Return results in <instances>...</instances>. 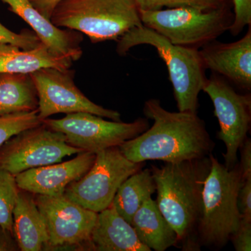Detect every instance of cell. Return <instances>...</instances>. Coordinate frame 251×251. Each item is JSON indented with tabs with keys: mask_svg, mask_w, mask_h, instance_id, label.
Returning <instances> with one entry per match:
<instances>
[{
	"mask_svg": "<svg viewBox=\"0 0 251 251\" xmlns=\"http://www.w3.org/2000/svg\"><path fill=\"white\" fill-rule=\"evenodd\" d=\"M130 224L142 244L151 251H165L171 247H177L176 232L151 197L144 201L132 218Z\"/></svg>",
	"mask_w": 251,
	"mask_h": 251,
	"instance_id": "obj_19",
	"label": "cell"
},
{
	"mask_svg": "<svg viewBox=\"0 0 251 251\" xmlns=\"http://www.w3.org/2000/svg\"><path fill=\"white\" fill-rule=\"evenodd\" d=\"M156 191V183L150 169H141L122 183L117 190L112 204L128 223L144 201Z\"/></svg>",
	"mask_w": 251,
	"mask_h": 251,
	"instance_id": "obj_21",
	"label": "cell"
},
{
	"mask_svg": "<svg viewBox=\"0 0 251 251\" xmlns=\"http://www.w3.org/2000/svg\"><path fill=\"white\" fill-rule=\"evenodd\" d=\"M34 198L49 231V242L46 250L74 247L91 251V235L98 213L71 201L64 194L34 195Z\"/></svg>",
	"mask_w": 251,
	"mask_h": 251,
	"instance_id": "obj_12",
	"label": "cell"
},
{
	"mask_svg": "<svg viewBox=\"0 0 251 251\" xmlns=\"http://www.w3.org/2000/svg\"><path fill=\"white\" fill-rule=\"evenodd\" d=\"M145 164L129 161L119 147L105 149L96 153L88 172L67 186L64 196L86 209L100 212L112 204L122 183Z\"/></svg>",
	"mask_w": 251,
	"mask_h": 251,
	"instance_id": "obj_7",
	"label": "cell"
},
{
	"mask_svg": "<svg viewBox=\"0 0 251 251\" xmlns=\"http://www.w3.org/2000/svg\"><path fill=\"white\" fill-rule=\"evenodd\" d=\"M232 84L219 74L206 77L202 91L210 97L220 126L217 138L224 143L225 166L232 169L239 163L237 153L247 138L251 122V96L236 92Z\"/></svg>",
	"mask_w": 251,
	"mask_h": 251,
	"instance_id": "obj_9",
	"label": "cell"
},
{
	"mask_svg": "<svg viewBox=\"0 0 251 251\" xmlns=\"http://www.w3.org/2000/svg\"><path fill=\"white\" fill-rule=\"evenodd\" d=\"M238 206L242 216L251 218V179L243 181L238 196Z\"/></svg>",
	"mask_w": 251,
	"mask_h": 251,
	"instance_id": "obj_28",
	"label": "cell"
},
{
	"mask_svg": "<svg viewBox=\"0 0 251 251\" xmlns=\"http://www.w3.org/2000/svg\"><path fill=\"white\" fill-rule=\"evenodd\" d=\"M229 241L233 244L236 251H251V218L242 216L239 227Z\"/></svg>",
	"mask_w": 251,
	"mask_h": 251,
	"instance_id": "obj_27",
	"label": "cell"
},
{
	"mask_svg": "<svg viewBox=\"0 0 251 251\" xmlns=\"http://www.w3.org/2000/svg\"><path fill=\"white\" fill-rule=\"evenodd\" d=\"M211 168L209 156L163 166H151L158 209L177 236V248L199 251L198 229L202 210L204 182Z\"/></svg>",
	"mask_w": 251,
	"mask_h": 251,
	"instance_id": "obj_2",
	"label": "cell"
},
{
	"mask_svg": "<svg viewBox=\"0 0 251 251\" xmlns=\"http://www.w3.org/2000/svg\"><path fill=\"white\" fill-rule=\"evenodd\" d=\"M35 86L41 120L55 114L88 112L97 116L122 122L121 115L106 109L87 98L74 82L75 72L70 69L43 68L29 74Z\"/></svg>",
	"mask_w": 251,
	"mask_h": 251,
	"instance_id": "obj_11",
	"label": "cell"
},
{
	"mask_svg": "<svg viewBox=\"0 0 251 251\" xmlns=\"http://www.w3.org/2000/svg\"><path fill=\"white\" fill-rule=\"evenodd\" d=\"M39 100L29 74L0 73V116L38 109Z\"/></svg>",
	"mask_w": 251,
	"mask_h": 251,
	"instance_id": "obj_20",
	"label": "cell"
},
{
	"mask_svg": "<svg viewBox=\"0 0 251 251\" xmlns=\"http://www.w3.org/2000/svg\"><path fill=\"white\" fill-rule=\"evenodd\" d=\"M9 5V10L24 20L41 42L54 54L74 61L82 57V36L79 31L62 29L52 24L37 11L29 0H1Z\"/></svg>",
	"mask_w": 251,
	"mask_h": 251,
	"instance_id": "obj_15",
	"label": "cell"
},
{
	"mask_svg": "<svg viewBox=\"0 0 251 251\" xmlns=\"http://www.w3.org/2000/svg\"><path fill=\"white\" fill-rule=\"evenodd\" d=\"M234 21L229 31L234 36L242 32L246 26L251 25V0H232Z\"/></svg>",
	"mask_w": 251,
	"mask_h": 251,
	"instance_id": "obj_26",
	"label": "cell"
},
{
	"mask_svg": "<svg viewBox=\"0 0 251 251\" xmlns=\"http://www.w3.org/2000/svg\"><path fill=\"white\" fill-rule=\"evenodd\" d=\"M72 63L71 59L51 52L43 43L31 49L0 43V73L30 74L48 67L64 70L70 69Z\"/></svg>",
	"mask_w": 251,
	"mask_h": 251,
	"instance_id": "obj_18",
	"label": "cell"
},
{
	"mask_svg": "<svg viewBox=\"0 0 251 251\" xmlns=\"http://www.w3.org/2000/svg\"><path fill=\"white\" fill-rule=\"evenodd\" d=\"M81 152L82 150L67 143L63 133L42 123L14 135L0 147V168L16 176Z\"/></svg>",
	"mask_w": 251,
	"mask_h": 251,
	"instance_id": "obj_10",
	"label": "cell"
},
{
	"mask_svg": "<svg viewBox=\"0 0 251 251\" xmlns=\"http://www.w3.org/2000/svg\"><path fill=\"white\" fill-rule=\"evenodd\" d=\"M43 124L60 132L67 143L83 151L97 153L101 150L119 147L133 139L150 127L149 120L138 118L133 122L108 121L88 112L67 114L62 119H45Z\"/></svg>",
	"mask_w": 251,
	"mask_h": 251,
	"instance_id": "obj_8",
	"label": "cell"
},
{
	"mask_svg": "<svg viewBox=\"0 0 251 251\" xmlns=\"http://www.w3.org/2000/svg\"><path fill=\"white\" fill-rule=\"evenodd\" d=\"M19 190L16 176L0 168V226L13 234V211Z\"/></svg>",
	"mask_w": 251,
	"mask_h": 251,
	"instance_id": "obj_22",
	"label": "cell"
},
{
	"mask_svg": "<svg viewBox=\"0 0 251 251\" xmlns=\"http://www.w3.org/2000/svg\"><path fill=\"white\" fill-rule=\"evenodd\" d=\"M62 0H29L32 6L49 20L56 6Z\"/></svg>",
	"mask_w": 251,
	"mask_h": 251,
	"instance_id": "obj_30",
	"label": "cell"
},
{
	"mask_svg": "<svg viewBox=\"0 0 251 251\" xmlns=\"http://www.w3.org/2000/svg\"><path fill=\"white\" fill-rule=\"evenodd\" d=\"M143 25L175 45L199 49L229 30L234 21L232 8L203 11L191 7L143 11Z\"/></svg>",
	"mask_w": 251,
	"mask_h": 251,
	"instance_id": "obj_6",
	"label": "cell"
},
{
	"mask_svg": "<svg viewBox=\"0 0 251 251\" xmlns=\"http://www.w3.org/2000/svg\"><path fill=\"white\" fill-rule=\"evenodd\" d=\"M50 20L56 27L83 33L94 44L117 41L143 25L135 0H62Z\"/></svg>",
	"mask_w": 251,
	"mask_h": 251,
	"instance_id": "obj_5",
	"label": "cell"
},
{
	"mask_svg": "<svg viewBox=\"0 0 251 251\" xmlns=\"http://www.w3.org/2000/svg\"><path fill=\"white\" fill-rule=\"evenodd\" d=\"M20 251L14 235L0 226V251Z\"/></svg>",
	"mask_w": 251,
	"mask_h": 251,
	"instance_id": "obj_31",
	"label": "cell"
},
{
	"mask_svg": "<svg viewBox=\"0 0 251 251\" xmlns=\"http://www.w3.org/2000/svg\"><path fill=\"white\" fill-rule=\"evenodd\" d=\"M251 25L235 42L211 41L199 50L204 69L224 77L241 90H251Z\"/></svg>",
	"mask_w": 251,
	"mask_h": 251,
	"instance_id": "obj_13",
	"label": "cell"
},
{
	"mask_svg": "<svg viewBox=\"0 0 251 251\" xmlns=\"http://www.w3.org/2000/svg\"><path fill=\"white\" fill-rule=\"evenodd\" d=\"M143 44L154 48L166 63L179 111L198 113V97L206 79L199 49L175 45L143 25L121 36L116 50L125 56L132 48Z\"/></svg>",
	"mask_w": 251,
	"mask_h": 251,
	"instance_id": "obj_4",
	"label": "cell"
},
{
	"mask_svg": "<svg viewBox=\"0 0 251 251\" xmlns=\"http://www.w3.org/2000/svg\"><path fill=\"white\" fill-rule=\"evenodd\" d=\"M209 156L211 168L203 188L198 242L201 248L219 250L227 245L240 224L238 196L244 179L239 163L228 169L212 153Z\"/></svg>",
	"mask_w": 251,
	"mask_h": 251,
	"instance_id": "obj_3",
	"label": "cell"
},
{
	"mask_svg": "<svg viewBox=\"0 0 251 251\" xmlns=\"http://www.w3.org/2000/svg\"><path fill=\"white\" fill-rule=\"evenodd\" d=\"M95 158L96 153L83 151L69 161L23 172L16 175V182L20 189L34 195H62L71 183L80 179L88 172Z\"/></svg>",
	"mask_w": 251,
	"mask_h": 251,
	"instance_id": "obj_14",
	"label": "cell"
},
{
	"mask_svg": "<svg viewBox=\"0 0 251 251\" xmlns=\"http://www.w3.org/2000/svg\"><path fill=\"white\" fill-rule=\"evenodd\" d=\"M143 113L153 120V125L119 146L130 161L176 163L208 156L215 148L205 122L198 113L168 111L156 99L145 102Z\"/></svg>",
	"mask_w": 251,
	"mask_h": 251,
	"instance_id": "obj_1",
	"label": "cell"
},
{
	"mask_svg": "<svg viewBox=\"0 0 251 251\" xmlns=\"http://www.w3.org/2000/svg\"><path fill=\"white\" fill-rule=\"evenodd\" d=\"M138 9L143 11H156V10L173 8L191 7L211 11L232 8V0H135Z\"/></svg>",
	"mask_w": 251,
	"mask_h": 251,
	"instance_id": "obj_23",
	"label": "cell"
},
{
	"mask_svg": "<svg viewBox=\"0 0 251 251\" xmlns=\"http://www.w3.org/2000/svg\"><path fill=\"white\" fill-rule=\"evenodd\" d=\"M91 251H151L142 244L130 223L112 204L98 213L90 239Z\"/></svg>",
	"mask_w": 251,
	"mask_h": 251,
	"instance_id": "obj_16",
	"label": "cell"
},
{
	"mask_svg": "<svg viewBox=\"0 0 251 251\" xmlns=\"http://www.w3.org/2000/svg\"><path fill=\"white\" fill-rule=\"evenodd\" d=\"M14 235L20 251L46 250L49 234L34 195L20 189L13 211Z\"/></svg>",
	"mask_w": 251,
	"mask_h": 251,
	"instance_id": "obj_17",
	"label": "cell"
},
{
	"mask_svg": "<svg viewBox=\"0 0 251 251\" xmlns=\"http://www.w3.org/2000/svg\"><path fill=\"white\" fill-rule=\"evenodd\" d=\"M239 151H240L241 156L239 164L243 179H251V140L249 137L242 144Z\"/></svg>",
	"mask_w": 251,
	"mask_h": 251,
	"instance_id": "obj_29",
	"label": "cell"
},
{
	"mask_svg": "<svg viewBox=\"0 0 251 251\" xmlns=\"http://www.w3.org/2000/svg\"><path fill=\"white\" fill-rule=\"evenodd\" d=\"M38 109L32 111L15 112L0 116V147L23 130L42 124Z\"/></svg>",
	"mask_w": 251,
	"mask_h": 251,
	"instance_id": "obj_24",
	"label": "cell"
},
{
	"mask_svg": "<svg viewBox=\"0 0 251 251\" xmlns=\"http://www.w3.org/2000/svg\"><path fill=\"white\" fill-rule=\"evenodd\" d=\"M0 43L13 44L23 49H31L42 44L35 32L30 29H23L15 33L0 23Z\"/></svg>",
	"mask_w": 251,
	"mask_h": 251,
	"instance_id": "obj_25",
	"label": "cell"
}]
</instances>
